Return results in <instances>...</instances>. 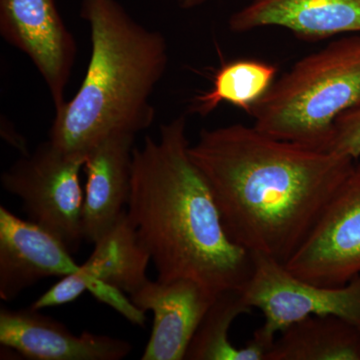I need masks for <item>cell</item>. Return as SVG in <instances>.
I'll list each match as a JSON object with an SVG mask.
<instances>
[{"label": "cell", "instance_id": "5", "mask_svg": "<svg viewBox=\"0 0 360 360\" xmlns=\"http://www.w3.org/2000/svg\"><path fill=\"white\" fill-rule=\"evenodd\" d=\"M84 162L85 156L68 155L47 141L21 155L0 179L4 191L22 201L30 220L56 234L71 253L84 239Z\"/></svg>", "mask_w": 360, "mask_h": 360}, {"label": "cell", "instance_id": "7", "mask_svg": "<svg viewBox=\"0 0 360 360\" xmlns=\"http://www.w3.org/2000/svg\"><path fill=\"white\" fill-rule=\"evenodd\" d=\"M284 266L298 278L321 286L345 285L360 276V163Z\"/></svg>", "mask_w": 360, "mask_h": 360}, {"label": "cell", "instance_id": "12", "mask_svg": "<svg viewBox=\"0 0 360 360\" xmlns=\"http://www.w3.org/2000/svg\"><path fill=\"white\" fill-rule=\"evenodd\" d=\"M0 343L33 360H120L131 352L129 341L84 331L72 333L63 323L32 309H0Z\"/></svg>", "mask_w": 360, "mask_h": 360}, {"label": "cell", "instance_id": "18", "mask_svg": "<svg viewBox=\"0 0 360 360\" xmlns=\"http://www.w3.org/2000/svg\"><path fill=\"white\" fill-rule=\"evenodd\" d=\"M328 151L354 160L360 158V105L336 120Z\"/></svg>", "mask_w": 360, "mask_h": 360}, {"label": "cell", "instance_id": "13", "mask_svg": "<svg viewBox=\"0 0 360 360\" xmlns=\"http://www.w3.org/2000/svg\"><path fill=\"white\" fill-rule=\"evenodd\" d=\"M135 136L127 132L111 134L85 156L82 234L89 243L98 240L127 213Z\"/></svg>", "mask_w": 360, "mask_h": 360}, {"label": "cell", "instance_id": "20", "mask_svg": "<svg viewBox=\"0 0 360 360\" xmlns=\"http://www.w3.org/2000/svg\"><path fill=\"white\" fill-rule=\"evenodd\" d=\"M210 1V0H179V6L181 7L182 9H193L196 8V7H200L205 4L206 2Z\"/></svg>", "mask_w": 360, "mask_h": 360}, {"label": "cell", "instance_id": "1", "mask_svg": "<svg viewBox=\"0 0 360 360\" xmlns=\"http://www.w3.org/2000/svg\"><path fill=\"white\" fill-rule=\"evenodd\" d=\"M189 155L210 184L229 238L283 264L355 165L243 124L203 129Z\"/></svg>", "mask_w": 360, "mask_h": 360}, {"label": "cell", "instance_id": "2", "mask_svg": "<svg viewBox=\"0 0 360 360\" xmlns=\"http://www.w3.org/2000/svg\"><path fill=\"white\" fill-rule=\"evenodd\" d=\"M186 116L134 148L127 217L160 281L187 278L219 295L239 290L252 255L227 236L210 184L189 155Z\"/></svg>", "mask_w": 360, "mask_h": 360}, {"label": "cell", "instance_id": "8", "mask_svg": "<svg viewBox=\"0 0 360 360\" xmlns=\"http://www.w3.org/2000/svg\"><path fill=\"white\" fill-rule=\"evenodd\" d=\"M0 34L30 58L49 89L54 110H60L77 44L56 0H0Z\"/></svg>", "mask_w": 360, "mask_h": 360}, {"label": "cell", "instance_id": "3", "mask_svg": "<svg viewBox=\"0 0 360 360\" xmlns=\"http://www.w3.org/2000/svg\"><path fill=\"white\" fill-rule=\"evenodd\" d=\"M80 15L91 51L79 89L56 112L49 141L68 155H84L118 132L151 127V96L167 72L162 33L144 27L116 0H82Z\"/></svg>", "mask_w": 360, "mask_h": 360}, {"label": "cell", "instance_id": "11", "mask_svg": "<svg viewBox=\"0 0 360 360\" xmlns=\"http://www.w3.org/2000/svg\"><path fill=\"white\" fill-rule=\"evenodd\" d=\"M214 293L187 278L148 281L130 295L131 302L153 314V326L142 360H184L187 348Z\"/></svg>", "mask_w": 360, "mask_h": 360}, {"label": "cell", "instance_id": "6", "mask_svg": "<svg viewBox=\"0 0 360 360\" xmlns=\"http://www.w3.org/2000/svg\"><path fill=\"white\" fill-rule=\"evenodd\" d=\"M253 271L241 288L246 304L262 310L264 326L253 340L269 352L277 333L309 316H335L360 331V276L342 286H321L291 274L284 264L251 253Z\"/></svg>", "mask_w": 360, "mask_h": 360}, {"label": "cell", "instance_id": "19", "mask_svg": "<svg viewBox=\"0 0 360 360\" xmlns=\"http://www.w3.org/2000/svg\"><path fill=\"white\" fill-rule=\"evenodd\" d=\"M90 293L99 302L110 305L125 319H129L135 326H144L146 323V312L139 309L131 300L124 295L122 290H118L110 284L94 281L90 284L89 290Z\"/></svg>", "mask_w": 360, "mask_h": 360}, {"label": "cell", "instance_id": "14", "mask_svg": "<svg viewBox=\"0 0 360 360\" xmlns=\"http://www.w3.org/2000/svg\"><path fill=\"white\" fill-rule=\"evenodd\" d=\"M229 25L234 32L285 28L304 39L360 34V0H250Z\"/></svg>", "mask_w": 360, "mask_h": 360}, {"label": "cell", "instance_id": "4", "mask_svg": "<svg viewBox=\"0 0 360 360\" xmlns=\"http://www.w3.org/2000/svg\"><path fill=\"white\" fill-rule=\"evenodd\" d=\"M359 105L360 34H352L297 61L250 115L269 136L328 151L336 120Z\"/></svg>", "mask_w": 360, "mask_h": 360}, {"label": "cell", "instance_id": "17", "mask_svg": "<svg viewBox=\"0 0 360 360\" xmlns=\"http://www.w3.org/2000/svg\"><path fill=\"white\" fill-rule=\"evenodd\" d=\"M276 65L255 59H238L222 65L214 75L212 86L194 97L191 112L207 116L222 103L250 115L276 80Z\"/></svg>", "mask_w": 360, "mask_h": 360}, {"label": "cell", "instance_id": "15", "mask_svg": "<svg viewBox=\"0 0 360 360\" xmlns=\"http://www.w3.org/2000/svg\"><path fill=\"white\" fill-rule=\"evenodd\" d=\"M265 360H360V331L335 316H309L279 333Z\"/></svg>", "mask_w": 360, "mask_h": 360}, {"label": "cell", "instance_id": "9", "mask_svg": "<svg viewBox=\"0 0 360 360\" xmlns=\"http://www.w3.org/2000/svg\"><path fill=\"white\" fill-rule=\"evenodd\" d=\"M94 245L91 255L79 269L61 277L30 309L40 310L72 302L94 281L110 284L129 296L148 283L150 255L141 245L127 213Z\"/></svg>", "mask_w": 360, "mask_h": 360}, {"label": "cell", "instance_id": "10", "mask_svg": "<svg viewBox=\"0 0 360 360\" xmlns=\"http://www.w3.org/2000/svg\"><path fill=\"white\" fill-rule=\"evenodd\" d=\"M79 265L56 234L0 206V298L13 302L47 277L75 274Z\"/></svg>", "mask_w": 360, "mask_h": 360}, {"label": "cell", "instance_id": "16", "mask_svg": "<svg viewBox=\"0 0 360 360\" xmlns=\"http://www.w3.org/2000/svg\"><path fill=\"white\" fill-rule=\"evenodd\" d=\"M239 290H224L214 300L189 343L187 360H265L267 349L251 338L245 347H236L229 340V329L241 314H250Z\"/></svg>", "mask_w": 360, "mask_h": 360}]
</instances>
